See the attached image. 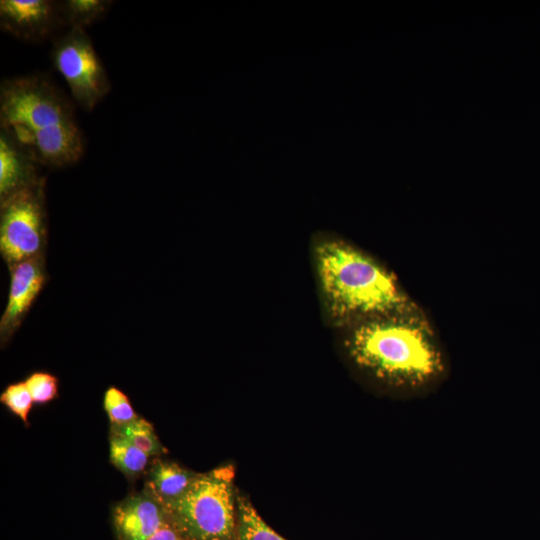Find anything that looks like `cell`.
<instances>
[{
	"label": "cell",
	"instance_id": "1",
	"mask_svg": "<svg viewBox=\"0 0 540 540\" xmlns=\"http://www.w3.org/2000/svg\"><path fill=\"white\" fill-rule=\"evenodd\" d=\"M0 123L1 130L40 165L69 166L84 153L82 131L72 103L44 75L2 81Z\"/></svg>",
	"mask_w": 540,
	"mask_h": 540
},
{
	"label": "cell",
	"instance_id": "2",
	"mask_svg": "<svg viewBox=\"0 0 540 540\" xmlns=\"http://www.w3.org/2000/svg\"><path fill=\"white\" fill-rule=\"evenodd\" d=\"M345 346L356 365L396 387L417 389L444 371L432 332L410 311L355 323Z\"/></svg>",
	"mask_w": 540,
	"mask_h": 540
},
{
	"label": "cell",
	"instance_id": "3",
	"mask_svg": "<svg viewBox=\"0 0 540 540\" xmlns=\"http://www.w3.org/2000/svg\"><path fill=\"white\" fill-rule=\"evenodd\" d=\"M315 261L333 320L357 323L409 311L407 298L391 273L347 243L321 241L315 249Z\"/></svg>",
	"mask_w": 540,
	"mask_h": 540
},
{
	"label": "cell",
	"instance_id": "4",
	"mask_svg": "<svg viewBox=\"0 0 540 540\" xmlns=\"http://www.w3.org/2000/svg\"><path fill=\"white\" fill-rule=\"evenodd\" d=\"M234 470L224 466L198 474L188 489L164 508L187 540H232L235 532Z\"/></svg>",
	"mask_w": 540,
	"mask_h": 540
},
{
	"label": "cell",
	"instance_id": "5",
	"mask_svg": "<svg viewBox=\"0 0 540 540\" xmlns=\"http://www.w3.org/2000/svg\"><path fill=\"white\" fill-rule=\"evenodd\" d=\"M45 178L1 201L0 251L10 267L41 255L46 239Z\"/></svg>",
	"mask_w": 540,
	"mask_h": 540
},
{
	"label": "cell",
	"instance_id": "6",
	"mask_svg": "<svg viewBox=\"0 0 540 540\" xmlns=\"http://www.w3.org/2000/svg\"><path fill=\"white\" fill-rule=\"evenodd\" d=\"M51 58L74 100L91 111L111 90L105 67L82 27H71L54 41Z\"/></svg>",
	"mask_w": 540,
	"mask_h": 540
},
{
	"label": "cell",
	"instance_id": "7",
	"mask_svg": "<svg viewBox=\"0 0 540 540\" xmlns=\"http://www.w3.org/2000/svg\"><path fill=\"white\" fill-rule=\"evenodd\" d=\"M2 30L26 41H40L65 26L59 2L49 0H1Z\"/></svg>",
	"mask_w": 540,
	"mask_h": 540
},
{
	"label": "cell",
	"instance_id": "8",
	"mask_svg": "<svg viewBox=\"0 0 540 540\" xmlns=\"http://www.w3.org/2000/svg\"><path fill=\"white\" fill-rule=\"evenodd\" d=\"M10 268L8 300L0 320L2 343L9 340L19 328L43 289L46 279L41 255L18 262Z\"/></svg>",
	"mask_w": 540,
	"mask_h": 540
},
{
	"label": "cell",
	"instance_id": "9",
	"mask_svg": "<svg viewBox=\"0 0 540 540\" xmlns=\"http://www.w3.org/2000/svg\"><path fill=\"white\" fill-rule=\"evenodd\" d=\"M160 503L150 495L138 494L127 498L113 511V520L122 540H147L168 523Z\"/></svg>",
	"mask_w": 540,
	"mask_h": 540
},
{
	"label": "cell",
	"instance_id": "10",
	"mask_svg": "<svg viewBox=\"0 0 540 540\" xmlns=\"http://www.w3.org/2000/svg\"><path fill=\"white\" fill-rule=\"evenodd\" d=\"M35 158L6 132L0 133V200L33 186L44 177L38 176Z\"/></svg>",
	"mask_w": 540,
	"mask_h": 540
},
{
	"label": "cell",
	"instance_id": "11",
	"mask_svg": "<svg viewBox=\"0 0 540 540\" xmlns=\"http://www.w3.org/2000/svg\"><path fill=\"white\" fill-rule=\"evenodd\" d=\"M197 475L176 463L158 460L149 472L147 494L164 505L180 497Z\"/></svg>",
	"mask_w": 540,
	"mask_h": 540
},
{
	"label": "cell",
	"instance_id": "12",
	"mask_svg": "<svg viewBox=\"0 0 540 540\" xmlns=\"http://www.w3.org/2000/svg\"><path fill=\"white\" fill-rule=\"evenodd\" d=\"M112 1L67 0L59 2L65 26L82 27L99 20L108 11Z\"/></svg>",
	"mask_w": 540,
	"mask_h": 540
},
{
	"label": "cell",
	"instance_id": "13",
	"mask_svg": "<svg viewBox=\"0 0 540 540\" xmlns=\"http://www.w3.org/2000/svg\"><path fill=\"white\" fill-rule=\"evenodd\" d=\"M239 540H286L268 526L254 507L245 499H238Z\"/></svg>",
	"mask_w": 540,
	"mask_h": 540
},
{
	"label": "cell",
	"instance_id": "14",
	"mask_svg": "<svg viewBox=\"0 0 540 540\" xmlns=\"http://www.w3.org/2000/svg\"><path fill=\"white\" fill-rule=\"evenodd\" d=\"M148 455L122 436L114 433L110 439V460L123 473L136 475L144 471Z\"/></svg>",
	"mask_w": 540,
	"mask_h": 540
},
{
	"label": "cell",
	"instance_id": "15",
	"mask_svg": "<svg viewBox=\"0 0 540 540\" xmlns=\"http://www.w3.org/2000/svg\"><path fill=\"white\" fill-rule=\"evenodd\" d=\"M114 433L125 438L148 456L158 455L164 451L153 426L143 418L137 417L125 425L115 426Z\"/></svg>",
	"mask_w": 540,
	"mask_h": 540
},
{
	"label": "cell",
	"instance_id": "16",
	"mask_svg": "<svg viewBox=\"0 0 540 540\" xmlns=\"http://www.w3.org/2000/svg\"><path fill=\"white\" fill-rule=\"evenodd\" d=\"M103 405L110 422L115 426L125 425L137 418L127 395L115 386L106 390Z\"/></svg>",
	"mask_w": 540,
	"mask_h": 540
},
{
	"label": "cell",
	"instance_id": "17",
	"mask_svg": "<svg viewBox=\"0 0 540 540\" xmlns=\"http://www.w3.org/2000/svg\"><path fill=\"white\" fill-rule=\"evenodd\" d=\"M0 401L25 424L28 423L34 401L25 381L8 385L1 393Z\"/></svg>",
	"mask_w": 540,
	"mask_h": 540
},
{
	"label": "cell",
	"instance_id": "18",
	"mask_svg": "<svg viewBox=\"0 0 540 540\" xmlns=\"http://www.w3.org/2000/svg\"><path fill=\"white\" fill-rule=\"evenodd\" d=\"M25 383L34 403L45 404L52 401L58 394V379L48 372H34Z\"/></svg>",
	"mask_w": 540,
	"mask_h": 540
},
{
	"label": "cell",
	"instance_id": "19",
	"mask_svg": "<svg viewBox=\"0 0 540 540\" xmlns=\"http://www.w3.org/2000/svg\"><path fill=\"white\" fill-rule=\"evenodd\" d=\"M147 540H187L171 523H166Z\"/></svg>",
	"mask_w": 540,
	"mask_h": 540
}]
</instances>
